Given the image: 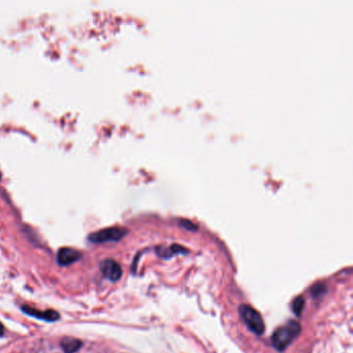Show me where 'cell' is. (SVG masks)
<instances>
[{"mask_svg":"<svg viewBox=\"0 0 353 353\" xmlns=\"http://www.w3.org/2000/svg\"><path fill=\"white\" fill-rule=\"evenodd\" d=\"M81 258V254L80 252H78L74 249L70 248H63L61 250H59L58 252V262L61 265H68L74 263L75 261H77L78 259Z\"/></svg>","mask_w":353,"mask_h":353,"instance_id":"cell-6","label":"cell"},{"mask_svg":"<svg viewBox=\"0 0 353 353\" xmlns=\"http://www.w3.org/2000/svg\"><path fill=\"white\" fill-rule=\"evenodd\" d=\"M303 308H304V299L301 296L295 298L292 303V311L294 312V314H296L297 316H300Z\"/></svg>","mask_w":353,"mask_h":353,"instance_id":"cell-8","label":"cell"},{"mask_svg":"<svg viewBox=\"0 0 353 353\" xmlns=\"http://www.w3.org/2000/svg\"><path fill=\"white\" fill-rule=\"evenodd\" d=\"M23 312L27 315L31 316V317H35L37 319H42V320H46V321H56L59 318V314L53 310H48V311H38L36 309L30 308V307H23L22 308Z\"/></svg>","mask_w":353,"mask_h":353,"instance_id":"cell-5","label":"cell"},{"mask_svg":"<svg viewBox=\"0 0 353 353\" xmlns=\"http://www.w3.org/2000/svg\"><path fill=\"white\" fill-rule=\"evenodd\" d=\"M300 332V325L295 321H290L286 326L276 331L272 336V344L278 350L283 351L295 339Z\"/></svg>","mask_w":353,"mask_h":353,"instance_id":"cell-1","label":"cell"},{"mask_svg":"<svg viewBox=\"0 0 353 353\" xmlns=\"http://www.w3.org/2000/svg\"><path fill=\"white\" fill-rule=\"evenodd\" d=\"M127 234V230L123 228H107L98 231L89 237V241L92 243H107V242H117L123 239Z\"/></svg>","mask_w":353,"mask_h":353,"instance_id":"cell-3","label":"cell"},{"mask_svg":"<svg viewBox=\"0 0 353 353\" xmlns=\"http://www.w3.org/2000/svg\"><path fill=\"white\" fill-rule=\"evenodd\" d=\"M61 347L65 353H74L82 347V343L77 339L65 338L61 341Z\"/></svg>","mask_w":353,"mask_h":353,"instance_id":"cell-7","label":"cell"},{"mask_svg":"<svg viewBox=\"0 0 353 353\" xmlns=\"http://www.w3.org/2000/svg\"><path fill=\"white\" fill-rule=\"evenodd\" d=\"M3 334H4V326L2 323H0V336H3Z\"/></svg>","mask_w":353,"mask_h":353,"instance_id":"cell-10","label":"cell"},{"mask_svg":"<svg viewBox=\"0 0 353 353\" xmlns=\"http://www.w3.org/2000/svg\"><path fill=\"white\" fill-rule=\"evenodd\" d=\"M240 311L245 323L253 333L261 335L264 332V323L262 317L255 309L249 305H242Z\"/></svg>","mask_w":353,"mask_h":353,"instance_id":"cell-2","label":"cell"},{"mask_svg":"<svg viewBox=\"0 0 353 353\" xmlns=\"http://www.w3.org/2000/svg\"><path fill=\"white\" fill-rule=\"evenodd\" d=\"M100 267H101L103 274L108 280H110L112 282H116L121 279L122 273H123L122 267L116 261L111 260V259L104 260L101 263Z\"/></svg>","mask_w":353,"mask_h":353,"instance_id":"cell-4","label":"cell"},{"mask_svg":"<svg viewBox=\"0 0 353 353\" xmlns=\"http://www.w3.org/2000/svg\"><path fill=\"white\" fill-rule=\"evenodd\" d=\"M181 225H182L185 229H189V230H196V229H197L192 222H190V221H187V220H182V221H181Z\"/></svg>","mask_w":353,"mask_h":353,"instance_id":"cell-9","label":"cell"}]
</instances>
